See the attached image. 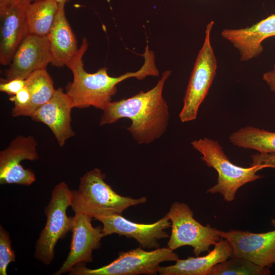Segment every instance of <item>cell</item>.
Wrapping results in <instances>:
<instances>
[{
    "mask_svg": "<svg viewBox=\"0 0 275 275\" xmlns=\"http://www.w3.org/2000/svg\"><path fill=\"white\" fill-rule=\"evenodd\" d=\"M25 86V79L15 78L0 84V91L13 96Z\"/></svg>",
    "mask_w": 275,
    "mask_h": 275,
    "instance_id": "d4e9b609",
    "label": "cell"
},
{
    "mask_svg": "<svg viewBox=\"0 0 275 275\" xmlns=\"http://www.w3.org/2000/svg\"><path fill=\"white\" fill-rule=\"evenodd\" d=\"M51 61L48 36L29 34L17 49L2 81L25 79L36 71L46 69Z\"/></svg>",
    "mask_w": 275,
    "mask_h": 275,
    "instance_id": "7c38bea8",
    "label": "cell"
},
{
    "mask_svg": "<svg viewBox=\"0 0 275 275\" xmlns=\"http://www.w3.org/2000/svg\"><path fill=\"white\" fill-rule=\"evenodd\" d=\"M88 47V41L84 38L78 53L66 65L71 71L73 79L67 85L65 92L71 99L73 108L93 106L103 111L117 93V85L120 82L130 77L143 80L148 76L159 75L154 52L150 50L148 45L142 54L144 63L141 68L136 72H126L117 77L109 75L106 67L93 73L85 70L82 58Z\"/></svg>",
    "mask_w": 275,
    "mask_h": 275,
    "instance_id": "7a4b0ae2",
    "label": "cell"
},
{
    "mask_svg": "<svg viewBox=\"0 0 275 275\" xmlns=\"http://www.w3.org/2000/svg\"><path fill=\"white\" fill-rule=\"evenodd\" d=\"M263 79L269 86L270 90L275 92V63L271 70L264 73Z\"/></svg>",
    "mask_w": 275,
    "mask_h": 275,
    "instance_id": "4316f807",
    "label": "cell"
},
{
    "mask_svg": "<svg viewBox=\"0 0 275 275\" xmlns=\"http://www.w3.org/2000/svg\"><path fill=\"white\" fill-rule=\"evenodd\" d=\"M270 268L258 265L248 260L230 257L216 264L209 275H269Z\"/></svg>",
    "mask_w": 275,
    "mask_h": 275,
    "instance_id": "7402d4cb",
    "label": "cell"
},
{
    "mask_svg": "<svg viewBox=\"0 0 275 275\" xmlns=\"http://www.w3.org/2000/svg\"><path fill=\"white\" fill-rule=\"evenodd\" d=\"M37 142L32 135H18L0 152V184L30 186L36 181L33 171L20 164L23 160L38 159Z\"/></svg>",
    "mask_w": 275,
    "mask_h": 275,
    "instance_id": "9c48e42d",
    "label": "cell"
},
{
    "mask_svg": "<svg viewBox=\"0 0 275 275\" xmlns=\"http://www.w3.org/2000/svg\"><path fill=\"white\" fill-rule=\"evenodd\" d=\"M251 166L263 165L265 168L275 169V153H256L252 156Z\"/></svg>",
    "mask_w": 275,
    "mask_h": 275,
    "instance_id": "484cf974",
    "label": "cell"
},
{
    "mask_svg": "<svg viewBox=\"0 0 275 275\" xmlns=\"http://www.w3.org/2000/svg\"><path fill=\"white\" fill-rule=\"evenodd\" d=\"M53 1L58 3V4H60V3L66 4V3L69 1V0H53Z\"/></svg>",
    "mask_w": 275,
    "mask_h": 275,
    "instance_id": "f1b7e54d",
    "label": "cell"
},
{
    "mask_svg": "<svg viewBox=\"0 0 275 275\" xmlns=\"http://www.w3.org/2000/svg\"><path fill=\"white\" fill-rule=\"evenodd\" d=\"M230 142L237 147L257 150L259 153H275V132L246 126L232 133Z\"/></svg>",
    "mask_w": 275,
    "mask_h": 275,
    "instance_id": "44dd1931",
    "label": "cell"
},
{
    "mask_svg": "<svg viewBox=\"0 0 275 275\" xmlns=\"http://www.w3.org/2000/svg\"><path fill=\"white\" fill-rule=\"evenodd\" d=\"M25 86L31 93V101L27 107L17 113L16 117H31L40 107L53 97L56 91L53 80L46 69L33 73L25 79Z\"/></svg>",
    "mask_w": 275,
    "mask_h": 275,
    "instance_id": "d6986e66",
    "label": "cell"
},
{
    "mask_svg": "<svg viewBox=\"0 0 275 275\" xmlns=\"http://www.w3.org/2000/svg\"><path fill=\"white\" fill-rule=\"evenodd\" d=\"M218 232L231 244V257L241 258L268 268L275 265V230L260 233L234 229Z\"/></svg>",
    "mask_w": 275,
    "mask_h": 275,
    "instance_id": "30bf717a",
    "label": "cell"
},
{
    "mask_svg": "<svg viewBox=\"0 0 275 275\" xmlns=\"http://www.w3.org/2000/svg\"><path fill=\"white\" fill-rule=\"evenodd\" d=\"M271 225L275 227V219H272L271 221Z\"/></svg>",
    "mask_w": 275,
    "mask_h": 275,
    "instance_id": "f546056e",
    "label": "cell"
},
{
    "mask_svg": "<svg viewBox=\"0 0 275 275\" xmlns=\"http://www.w3.org/2000/svg\"><path fill=\"white\" fill-rule=\"evenodd\" d=\"M72 191L65 182L56 185L44 209L46 222L35 245V258L48 265L54 258V248L59 239L72 231L74 216L68 217L66 210L72 203Z\"/></svg>",
    "mask_w": 275,
    "mask_h": 275,
    "instance_id": "5b68a950",
    "label": "cell"
},
{
    "mask_svg": "<svg viewBox=\"0 0 275 275\" xmlns=\"http://www.w3.org/2000/svg\"><path fill=\"white\" fill-rule=\"evenodd\" d=\"M16 0H0V8L4 7Z\"/></svg>",
    "mask_w": 275,
    "mask_h": 275,
    "instance_id": "83f0119b",
    "label": "cell"
},
{
    "mask_svg": "<svg viewBox=\"0 0 275 275\" xmlns=\"http://www.w3.org/2000/svg\"><path fill=\"white\" fill-rule=\"evenodd\" d=\"M171 73L170 70L163 72L155 86L147 92L141 91L131 97L111 101L103 111L99 125L128 118L131 124L127 129L138 144H149L159 139L166 131L169 119L162 91Z\"/></svg>",
    "mask_w": 275,
    "mask_h": 275,
    "instance_id": "6da1fadb",
    "label": "cell"
},
{
    "mask_svg": "<svg viewBox=\"0 0 275 275\" xmlns=\"http://www.w3.org/2000/svg\"><path fill=\"white\" fill-rule=\"evenodd\" d=\"M92 217L81 213H75L70 251L65 261L54 275L69 271L75 265L93 261L92 253L101 247L104 237L102 227H94Z\"/></svg>",
    "mask_w": 275,
    "mask_h": 275,
    "instance_id": "5bb4252c",
    "label": "cell"
},
{
    "mask_svg": "<svg viewBox=\"0 0 275 275\" xmlns=\"http://www.w3.org/2000/svg\"><path fill=\"white\" fill-rule=\"evenodd\" d=\"M171 223V234L168 248L174 251L188 245L193 248L195 256L210 251L222 238L218 229L209 225L203 226L194 218L193 211L184 203L174 202L166 214Z\"/></svg>",
    "mask_w": 275,
    "mask_h": 275,
    "instance_id": "52a82bcc",
    "label": "cell"
},
{
    "mask_svg": "<svg viewBox=\"0 0 275 275\" xmlns=\"http://www.w3.org/2000/svg\"><path fill=\"white\" fill-rule=\"evenodd\" d=\"M15 254L11 246L8 232L0 226V274L7 275V267L10 263L15 261Z\"/></svg>",
    "mask_w": 275,
    "mask_h": 275,
    "instance_id": "603a6c76",
    "label": "cell"
},
{
    "mask_svg": "<svg viewBox=\"0 0 275 275\" xmlns=\"http://www.w3.org/2000/svg\"><path fill=\"white\" fill-rule=\"evenodd\" d=\"M32 2L16 0L0 8V63L2 65L10 64L17 49L30 34L25 11Z\"/></svg>",
    "mask_w": 275,
    "mask_h": 275,
    "instance_id": "4fadbf2b",
    "label": "cell"
},
{
    "mask_svg": "<svg viewBox=\"0 0 275 275\" xmlns=\"http://www.w3.org/2000/svg\"><path fill=\"white\" fill-rule=\"evenodd\" d=\"M59 4L53 0H36L26 7L25 15L30 34L47 36L58 12Z\"/></svg>",
    "mask_w": 275,
    "mask_h": 275,
    "instance_id": "ffe728a7",
    "label": "cell"
},
{
    "mask_svg": "<svg viewBox=\"0 0 275 275\" xmlns=\"http://www.w3.org/2000/svg\"><path fill=\"white\" fill-rule=\"evenodd\" d=\"M31 98V93L26 86L16 94L11 96L9 100L14 104V107L12 109V116L16 117L19 112L27 107L30 104Z\"/></svg>",
    "mask_w": 275,
    "mask_h": 275,
    "instance_id": "cb8c5ba5",
    "label": "cell"
},
{
    "mask_svg": "<svg viewBox=\"0 0 275 275\" xmlns=\"http://www.w3.org/2000/svg\"><path fill=\"white\" fill-rule=\"evenodd\" d=\"M222 36L239 51L240 60L247 61L263 51L262 42L275 36V14H272L251 26L239 29H225Z\"/></svg>",
    "mask_w": 275,
    "mask_h": 275,
    "instance_id": "2e32d148",
    "label": "cell"
},
{
    "mask_svg": "<svg viewBox=\"0 0 275 275\" xmlns=\"http://www.w3.org/2000/svg\"><path fill=\"white\" fill-rule=\"evenodd\" d=\"M103 225L104 237L112 234L135 239L143 249H157L158 240L168 238L165 230L171 226V223L166 214L152 224H139L124 217L122 214L113 213L98 216L94 218Z\"/></svg>",
    "mask_w": 275,
    "mask_h": 275,
    "instance_id": "8fae6325",
    "label": "cell"
},
{
    "mask_svg": "<svg viewBox=\"0 0 275 275\" xmlns=\"http://www.w3.org/2000/svg\"><path fill=\"white\" fill-rule=\"evenodd\" d=\"M232 253L231 244L222 238L207 255L179 259L174 265L160 266L158 273L161 275H209L216 264L231 257Z\"/></svg>",
    "mask_w": 275,
    "mask_h": 275,
    "instance_id": "e0dca14e",
    "label": "cell"
},
{
    "mask_svg": "<svg viewBox=\"0 0 275 275\" xmlns=\"http://www.w3.org/2000/svg\"><path fill=\"white\" fill-rule=\"evenodd\" d=\"M191 144L202 155L201 158L206 165L218 173L216 184L209 188L207 193H219L226 201L231 202L240 187L263 177L257 173L265 168L264 166L244 168L233 164L216 141L205 138L195 140Z\"/></svg>",
    "mask_w": 275,
    "mask_h": 275,
    "instance_id": "277c9868",
    "label": "cell"
},
{
    "mask_svg": "<svg viewBox=\"0 0 275 275\" xmlns=\"http://www.w3.org/2000/svg\"><path fill=\"white\" fill-rule=\"evenodd\" d=\"M213 24L212 21L206 26L204 41L189 80L183 107L179 115L182 122L196 119L199 107L207 96L216 74L217 61L210 42Z\"/></svg>",
    "mask_w": 275,
    "mask_h": 275,
    "instance_id": "ba28073f",
    "label": "cell"
},
{
    "mask_svg": "<svg viewBox=\"0 0 275 275\" xmlns=\"http://www.w3.org/2000/svg\"><path fill=\"white\" fill-rule=\"evenodd\" d=\"M168 248H157L146 251L142 247L119 253L117 258L110 263L96 269L86 267V263L74 266L70 275H136L156 274L160 264L176 261L179 256Z\"/></svg>",
    "mask_w": 275,
    "mask_h": 275,
    "instance_id": "8992f818",
    "label": "cell"
},
{
    "mask_svg": "<svg viewBox=\"0 0 275 275\" xmlns=\"http://www.w3.org/2000/svg\"><path fill=\"white\" fill-rule=\"evenodd\" d=\"M105 174L94 168L80 178L79 187L71 190V207L74 213L92 218L108 214H122L127 208L145 203L147 198L138 199L118 194L107 184Z\"/></svg>",
    "mask_w": 275,
    "mask_h": 275,
    "instance_id": "3957f363",
    "label": "cell"
},
{
    "mask_svg": "<svg viewBox=\"0 0 275 275\" xmlns=\"http://www.w3.org/2000/svg\"><path fill=\"white\" fill-rule=\"evenodd\" d=\"M65 5L59 4L55 20L48 35L51 54L50 64L59 68L66 66L79 50L76 37L65 15Z\"/></svg>",
    "mask_w": 275,
    "mask_h": 275,
    "instance_id": "ac0fdd59",
    "label": "cell"
},
{
    "mask_svg": "<svg viewBox=\"0 0 275 275\" xmlns=\"http://www.w3.org/2000/svg\"><path fill=\"white\" fill-rule=\"evenodd\" d=\"M72 101L63 89H56L53 97L40 107L31 117L32 120L48 126L59 145L63 147L66 141L75 135L71 127Z\"/></svg>",
    "mask_w": 275,
    "mask_h": 275,
    "instance_id": "9a60e30c",
    "label": "cell"
},
{
    "mask_svg": "<svg viewBox=\"0 0 275 275\" xmlns=\"http://www.w3.org/2000/svg\"><path fill=\"white\" fill-rule=\"evenodd\" d=\"M32 1H36V0H32Z\"/></svg>",
    "mask_w": 275,
    "mask_h": 275,
    "instance_id": "4dcf8cb0",
    "label": "cell"
}]
</instances>
